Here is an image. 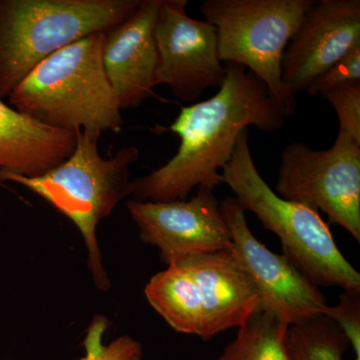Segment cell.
<instances>
[{"mask_svg": "<svg viewBox=\"0 0 360 360\" xmlns=\"http://www.w3.org/2000/svg\"><path fill=\"white\" fill-rule=\"evenodd\" d=\"M77 139V131L49 127L0 98V172L44 174L70 158Z\"/></svg>", "mask_w": 360, "mask_h": 360, "instance_id": "5bb4252c", "label": "cell"}, {"mask_svg": "<svg viewBox=\"0 0 360 360\" xmlns=\"http://www.w3.org/2000/svg\"><path fill=\"white\" fill-rule=\"evenodd\" d=\"M219 210L231 232L232 255L257 288L262 310L288 326L324 314L328 304L319 286L253 236L236 198H224Z\"/></svg>", "mask_w": 360, "mask_h": 360, "instance_id": "9c48e42d", "label": "cell"}, {"mask_svg": "<svg viewBox=\"0 0 360 360\" xmlns=\"http://www.w3.org/2000/svg\"><path fill=\"white\" fill-rule=\"evenodd\" d=\"M360 47L359 0L314 1L291 37L281 61V78L295 96Z\"/></svg>", "mask_w": 360, "mask_h": 360, "instance_id": "8fae6325", "label": "cell"}, {"mask_svg": "<svg viewBox=\"0 0 360 360\" xmlns=\"http://www.w3.org/2000/svg\"><path fill=\"white\" fill-rule=\"evenodd\" d=\"M288 329L276 315L260 310L238 328L217 360H293Z\"/></svg>", "mask_w": 360, "mask_h": 360, "instance_id": "2e32d148", "label": "cell"}, {"mask_svg": "<svg viewBox=\"0 0 360 360\" xmlns=\"http://www.w3.org/2000/svg\"><path fill=\"white\" fill-rule=\"evenodd\" d=\"M104 35L94 33L44 59L7 97L11 108L54 129L97 136L122 131V108L103 68Z\"/></svg>", "mask_w": 360, "mask_h": 360, "instance_id": "7a4b0ae2", "label": "cell"}, {"mask_svg": "<svg viewBox=\"0 0 360 360\" xmlns=\"http://www.w3.org/2000/svg\"><path fill=\"white\" fill-rule=\"evenodd\" d=\"M321 96L335 110L340 122L338 131L360 143V80L333 87Z\"/></svg>", "mask_w": 360, "mask_h": 360, "instance_id": "d6986e66", "label": "cell"}, {"mask_svg": "<svg viewBox=\"0 0 360 360\" xmlns=\"http://www.w3.org/2000/svg\"><path fill=\"white\" fill-rule=\"evenodd\" d=\"M141 0H0V98L56 51L127 20Z\"/></svg>", "mask_w": 360, "mask_h": 360, "instance_id": "5b68a950", "label": "cell"}, {"mask_svg": "<svg viewBox=\"0 0 360 360\" xmlns=\"http://www.w3.org/2000/svg\"><path fill=\"white\" fill-rule=\"evenodd\" d=\"M288 345L293 360H343L349 343L333 319L317 314L290 326Z\"/></svg>", "mask_w": 360, "mask_h": 360, "instance_id": "e0dca14e", "label": "cell"}, {"mask_svg": "<svg viewBox=\"0 0 360 360\" xmlns=\"http://www.w3.org/2000/svg\"><path fill=\"white\" fill-rule=\"evenodd\" d=\"M186 0H162L155 27V85H167L180 101L194 103L225 78L217 30L186 13Z\"/></svg>", "mask_w": 360, "mask_h": 360, "instance_id": "ba28073f", "label": "cell"}, {"mask_svg": "<svg viewBox=\"0 0 360 360\" xmlns=\"http://www.w3.org/2000/svg\"><path fill=\"white\" fill-rule=\"evenodd\" d=\"M248 129L239 134L224 182L245 212L257 215L281 239L283 255L316 286L360 292V274L336 245L319 212L277 195L262 179L248 144Z\"/></svg>", "mask_w": 360, "mask_h": 360, "instance_id": "3957f363", "label": "cell"}, {"mask_svg": "<svg viewBox=\"0 0 360 360\" xmlns=\"http://www.w3.org/2000/svg\"><path fill=\"white\" fill-rule=\"evenodd\" d=\"M108 328V321L96 315L87 328L84 341L85 356L82 360H141L142 347L139 341L129 335L120 336L110 345H104L103 338Z\"/></svg>", "mask_w": 360, "mask_h": 360, "instance_id": "ac0fdd59", "label": "cell"}, {"mask_svg": "<svg viewBox=\"0 0 360 360\" xmlns=\"http://www.w3.org/2000/svg\"><path fill=\"white\" fill-rule=\"evenodd\" d=\"M127 208L139 227V238L160 250L162 262L231 250V232L213 189L198 187L189 200L151 202L130 200Z\"/></svg>", "mask_w": 360, "mask_h": 360, "instance_id": "30bf717a", "label": "cell"}, {"mask_svg": "<svg viewBox=\"0 0 360 360\" xmlns=\"http://www.w3.org/2000/svg\"><path fill=\"white\" fill-rule=\"evenodd\" d=\"M151 307L177 333L200 335L202 303L198 284L187 270L170 264L151 277L144 290Z\"/></svg>", "mask_w": 360, "mask_h": 360, "instance_id": "9a60e30c", "label": "cell"}, {"mask_svg": "<svg viewBox=\"0 0 360 360\" xmlns=\"http://www.w3.org/2000/svg\"><path fill=\"white\" fill-rule=\"evenodd\" d=\"M224 84L215 96L184 106L169 127L179 135L176 155L163 167L131 180L130 200H186L194 188L213 189L224 182L222 169L248 127L264 132L283 129L285 110L251 71L226 63Z\"/></svg>", "mask_w": 360, "mask_h": 360, "instance_id": "6da1fadb", "label": "cell"}, {"mask_svg": "<svg viewBox=\"0 0 360 360\" xmlns=\"http://www.w3.org/2000/svg\"><path fill=\"white\" fill-rule=\"evenodd\" d=\"M99 137L80 130L75 150L58 167L34 177L0 172V181L25 186L77 225L86 245L94 283L105 291L111 283L97 241V225L129 196V168L139 160V149L127 146L112 158H104L99 153Z\"/></svg>", "mask_w": 360, "mask_h": 360, "instance_id": "277c9868", "label": "cell"}, {"mask_svg": "<svg viewBox=\"0 0 360 360\" xmlns=\"http://www.w3.org/2000/svg\"><path fill=\"white\" fill-rule=\"evenodd\" d=\"M315 0H205V20L217 30L222 63L243 66L259 78L283 105L295 115V96L281 78V61L288 42Z\"/></svg>", "mask_w": 360, "mask_h": 360, "instance_id": "8992f818", "label": "cell"}, {"mask_svg": "<svg viewBox=\"0 0 360 360\" xmlns=\"http://www.w3.org/2000/svg\"><path fill=\"white\" fill-rule=\"evenodd\" d=\"M359 80L360 47H357L323 75L317 77L307 91L312 96H321L323 92L333 87Z\"/></svg>", "mask_w": 360, "mask_h": 360, "instance_id": "44dd1931", "label": "cell"}, {"mask_svg": "<svg viewBox=\"0 0 360 360\" xmlns=\"http://www.w3.org/2000/svg\"><path fill=\"white\" fill-rule=\"evenodd\" d=\"M162 0H141L134 13L104 35L103 63L120 108L153 96L158 68L155 27Z\"/></svg>", "mask_w": 360, "mask_h": 360, "instance_id": "7c38bea8", "label": "cell"}, {"mask_svg": "<svg viewBox=\"0 0 360 360\" xmlns=\"http://www.w3.org/2000/svg\"><path fill=\"white\" fill-rule=\"evenodd\" d=\"M338 324L354 354L360 360V292L343 291L335 305H328L324 314Z\"/></svg>", "mask_w": 360, "mask_h": 360, "instance_id": "ffe728a7", "label": "cell"}, {"mask_svg": "<svg viewBox=\"0 0 360 360\" xmlns=\"http://www.w3.org/2000/svg\"><path fill=\"white\" fill-rule=\"evenodd\" d=\"M193 277L202 303L200 338L208 341L240 328L262 310L259 295L231 250L184 258L177 264Z\"/></svg>", "mask_w": 360, "mask_h": 360, "instance_id": "4fadbf2b", "label": "cell"}, {"mask_svg": "<svg viewBox=\"0 0 360 360\" xmlns=\"http://www.w3.org/2000/svg\"><path fill=\"white\" fill-rule=\"evenodd\" d=\"M274 193L328 215L360 241V143L338 131L326 150L292 142L281 153Z\"/></svg>", "mask_w": 360, "mask_h": 360, "instance_id": "52a82bcc", "label": "cell"}]
</instances>
